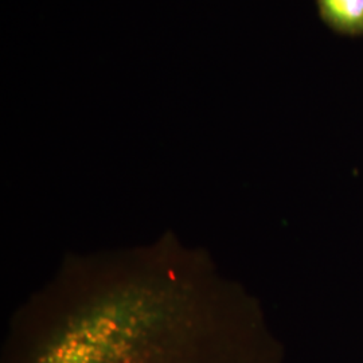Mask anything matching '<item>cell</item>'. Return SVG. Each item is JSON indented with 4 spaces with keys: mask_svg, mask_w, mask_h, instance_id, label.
<instances>
[{
    "mask_svg": "<svg viewBox=\"0 0 363 363\" xmlns=\"http://www.w3.org/2000/svg\"><path fill=\"white\" fill-rule=\"evenodd\" d=\"M238 283L172 233L67 255L13 313L1 363H118L217 311Z\"/></svg>",
    "mask_w": 363,
    "mask_h": 363,
    "instance_id": "cell-1",
    "label": "cell"
},
{
    "mask_svg": "<svg viewBox=\"0 0 363 363\" xmlns=\"http://www.w3.org/2000/svg\"><path fill=\"white\" fill-rule=\"evenodd\" d=\"M322 19L337 33L363 35V0H316Z\"/></svg>",
    "mask_w": 363,
    "mask_h": 363,
    "instance_id": "cell-3",
    "label": "cell"
},
{
    "mask_svg": "<svg viewBox=\"0 0 363 363\" xmlns=\"http://www.w3.org/2000/svg\"><path fill=\"white\" fill-rule=\"evenodd\" d=\"M118 363H283V349L240 286L217 311Z\"/></svg>",
    "mask_w": 363,
    "mask_h": 363,
    "instance_id": "cell-2",
    "label": "cell"
}]
</instances>
